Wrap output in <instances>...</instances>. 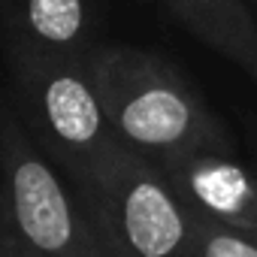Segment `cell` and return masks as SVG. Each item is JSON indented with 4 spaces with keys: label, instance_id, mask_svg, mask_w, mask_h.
Instances as JSON below:
<instances>
[{
    "label": "cell",
    "instance_id": "obj_1",
    "mask_svg": "<svg viewBox=\"0 0 257 257\" xmlns=\"http://www.w3.org/2000/svg\"><path fill=\"white\" fill-rule=\"evenodd\" d=\"M88 70L118 146L140 161L158 167L203 149L233 152L224 124L161 55L100 43Z\"/></svg>",
    "mask_w": 257,
    "mask_h": 257
},
{
    "label": "cell",
    "instance_id": "obj_2",
    "mask_svg": "<svg viewBox=\"0 0 257 257\" xmlns=\"http://www.w3.org/2000/svg\"><path fill=\"white\" fill-rule=\"evenodd\" d=\"M10 70L13 115L70 185L121 149L91 82L88 58L10 52Z\"/></svg>",
    "mask_w": 257,
    "mask_h": 257
},
{
    "label": "cell",
    "instance_id": "obj_3",
    "mask_svg": "<svg viewBox=\"0 0 257 257\" xmlns=\"http://www.w3.org/2000/svg\"><path fill=\"white\" fill-rule=\"evenodd\" d=\"M73 188L103 257H197L188 209L137 155L112 152Z\"/></svg>",
    "mask_w": 257,
    "mask_h": 257
},
{
    "label": "cell",
    "instance_id": "obj_4",
    "mask_svg": "<svg viewBox=\"0 0 257 257\" xmlns=\"http://www.w3.org/2000/svg\"><path fill=\"white\" fill-rule=\"evenodd\" d=\"M0 230L40 257H103L76 188L13 112L0 115Z\"/></svg>",
    "mask_w": 257,
    "mask_h": 257
},
{
    "label": "cell",
    "instance_id": "obj_5",
    "mask_svg": "<svg viewBox=\"0 0 257 257\" xmlns=\"http://www.w3.org/2000/svg\"><path fill=\"white\" fill-rule=\"evenodd\" d=\"M155 170L191 215L257 236V176L239 164L236 152L203 149Z\"/></svg>",
    "mask_w": 257,
    "mask_h": 257
},
{
    "label": "cell",
    "instance_id": "obj_6",
    "mask_svg": "<svg viewBox=\"0 0 257 257\" xmlns=\"http://www.w3.org/2000/svg\"><path fill=\"white\" fill-rule=\"evenodd\" d=\"M97 0H0L7 52L88 58L100 40Z\"/></svg>",
    "mask_w": 257,
    "mask_h": 257
},
{
    "label": "cell",
    "instance_id": "obj_7",
    "mask_svg": "<svg viewBox=\"0 0 257 257\" xmlns=\"http://www.w3.org/2000/svg\"><path fill=\"white\" fill-rule=\"evenodd\" d=\"M203 46L257 85V16L251 0H161Z\"/></svg>",
    "mask_w": 257,
    "mask_h": 257
},
{
    "label": "cell",
    "instance_id": "obj_8",
    "mask_svg": "<svg viewBox=\"0 0 257 257\" xmlns=\"http://www.w3.org/2000/svg\"><path fill=\"white\" fill-rule=\"evenodd\" d=\"M191 215V212H188ZM197 257H257V236L191 215Z\"/></svg>",
    "mask_w": 257,
    "mask_h": 257
},
{
    "label": "cell",
    "instance_id": "obj_9",
    "mask_svg": "<svg viewBox=\"0 0 257 257\" xmlns=\"http://www.w3.org/2000/svg\"><path fill=\"white\" fill-rule=\"evenodd\" d=\"M0 242H4V251H7V257H40V254H34V251H28L25 245H19L13 236H7L4 230H0Z\"/></svg>",
    "mask_w": 257,
    "mask_h": 257
},
{
    "label": "cell",
    "instance_id": "obj_10",
    "mask_svg": "<svg viewBox=\"0 0 257 257\" xmlns=\"http://www.w3.org/2000/svg\"><path fill=\"white\" fill-rule=\"evenodd\" d=\"M251 10H254V16H257V0H251Z\"/></svg>",
    "mask_w": 257,
    "mask_h": 257
},
{
    "label": "cell",
    "instance_id": "obj_11",
    "mask_svg": "<svg viewBox=\"0 0 257 257\" xmlns=\"http://www.w3.org/2000/svg\"><path fill=\"white\" fill-rule=\"evenodd\" d=\"M0 257H7V251H4V242H0Z\"/></svg>",
    "mask_w": 257,
    "mask_h": 257
}]
</instances>
